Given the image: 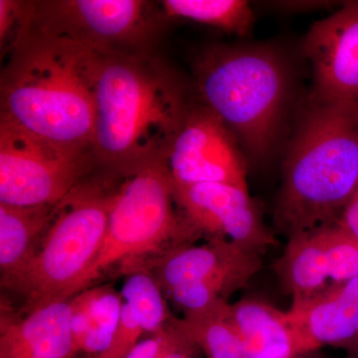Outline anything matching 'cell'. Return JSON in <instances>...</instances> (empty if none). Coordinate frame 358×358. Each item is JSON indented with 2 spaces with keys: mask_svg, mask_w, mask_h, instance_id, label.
<instances>
[{
  "mask_svg": "<svg viewBox=\"0 0 358 358\" xmlns=\"http://www.w3.org/2000/svg\"><path fill=\"white\" fill-rule=\"evenodd\" d=\"M145 333L138 317L128 303L122 305L121 319L112 343L106 352L91 358H126Z\"/></svg>",
  "mask_w": 358,
  "mask_h": 358,
  "instance_id": "cb8c5ba5",
  "label": "cell"
},
{
  "mask_svg": "<svg viewBox=\"0 0 358 358\" xmlns=\"http://www.w3.org/2000/svg\"><path fill=\"white\" fill-rule=\"evenodd\" d=\"M231 319L241 338L244 358H292L296 355L286 312L265 301L242 299L231 305Z\"/></svg>",
  "mask_w": 358,
  "mask_h": 358,
  "instance_id": "2e32d148",
  "label": "cell"
},
{
  "mask_svg": "<svg viewBox=\"0 0 358 358\" xmlns=\"http://www.w3.org/2000/svg\"><path fill=\"white\" fill-rule=\"evenodd\" d=\"M148 51L103 52L92 152L120 176L162 162L189 108L171 71Z\"/></svg>",
  "mask_w": 358,
  "mask_h": 358,
  "instance_id": "7a4b0ae2",
  "label": "cell"
},
{
  "mask_svg": "<svg viewBox=\"0 0 358 358\" xmlns=\"http://www.w3.org/2000/svg\"><path fill=\"white\" fill-rule=\"evenodd\" d=\"M126 274L121 293L124 303L133 308L145 333L157 334L173 317L159 282L145 266L129 268Z\"/></svg>",
  "mask_w": 358,
  "mask_h": 358,
  "instance_id": "44dd1931",
  "label": "cell"
},
{
  "mask_svg": "<svg viewBox=\"0 0 358 358\" xmlns=\"http://www.w3.org/2000/svg\"><path fill=\"white\" fill-rule=\"evenodd\" d=\"M115 188L105 239L95 260L71 289L69 300L92 288L115 265L122 272L157 258L200 236L183 217L173 197V182L164 162L122 176Z\"/></svg>",
  "mask_w": 358,
  "mask_h": 358,
  "instance_id": "8992f818",
  "label": "cell"
},
{
  "mask_svg": "<svg viewBox=\"0 0 358 358\" xmlns=\"http://www.w3.org/2000/svg\"><path fill=\"white\" fill-rule=\"evenodd\" d=\"M173 188L176 206L200 236L227 240L260 255L277 244L248 188L225 183L178 185L173 182Z\"/></svg>",
  "mask_w": 358,
  "mask_h": 358,
  "instance_id": "8fae6325",
  "label": "cell"
},
{
  "mask_svg": "<svg viewBox=\"0 0 358 358\" xmlns=\"http://www.w3.org/2000/svg\"><path fill=\"white\" fill-rule=\"evenodd\" d=\"M286 320L296 353L322 345L358 346V277L305 303H292Z\"/></svg>",
  "mask_w": 358,
  "mask_h": 358,
  "instance_id": "4fadbf2b",
  "label": "cell"
},
{
  "mask_svg": "<svg viewBox=\"0 0 358 358\" xmlns=\"http://www.w3.org/2000/svg\"><path fill=\"white\" fill-rule=\"evenodd\" d=\"M32 2L0 0V43L1 49L11 40L14 32L15 40L24 29L31 13ZM14 40V41H15ZM13 42V40H11ZM14 43V42H13Z\"/></svg>",
  "mask_w": 358,
  "mask_h": 358,
  "instance_id": "d4e9b609",
  "label": "cell"
},
{
  "mask_svg": "<svg viewBox=\"0 0 358 358\" xmlns=\"http://www.w3.org/2000/svg\"><path fill=\"white\" fill-rule=\"evenodd\" d=\"M94 164L92 150L59 145L0 120V203L58 204Z\"/></svg>",
  "mask_w": 358,
  "mask_h": 358,
  "instance_id": "52a82bcc",
  "label": "cell"
},
{
  "mask_svg": "<svg viewBox=\"0 0 358 358\" xmlns=\"http://www.w3.org/2000/svg\"><path fill=\"white\" fill-rule=\"evenodd\" d=\"M320 227L334 289L358 277V240L338 222Z\"/></svg>",
  "mask_w": 358,
  "mask_h": 358,
  "instance_id": "603a6c76",
  "label": "cell"
},
{
  "mask_svg": "<svg viewBox=\"0 0 358 358\" xmlns=\"http://www.w3.org/2000/svg\"><path fill=\"white\" fill-rule=\"evenodd\" d=\"M162 291L183 313L228 301L262 268L260 254L222 239L183 245L150 261Z\"/></svg>",
  "mask_w": 358,
  "mask_h": 358,
  "instance_id": "ba28073f",
  "label": "cell"
},
{
  "mask_svg": "<svg viewBox=\"0 0 358 358\" xmlns=\"http://www.w3.org/2000/svg\"><path fill=\"white\" fill-rule=\"evenodd\" d=\"M71 358H72V357H71ZM88 358H91V357H88Z\"/></svg>",
  "mask_w": 358,
  "mask_h": 358,
  "instance_id": "83f0119b",
  "label": "cell"
},
{
  "mask_svg": "<svg viewBox=\"0 0 358 358\" xmlns=\"http://www.w3.org/2000/svg\"><path fill=\"white\" fill-rule=\"evenodd\" d=\"M55 206H16L0 203L1 280L17 273L31 259L50 223Z\"/></svg>",
  "mask_w": 358,
  "mask_h": 358,
  "instance_id": "ac0fdd59",
  "label": "cell"
},
{
  "mask_svg": "<svg viewBox=\"0 0 358 358\" xmlns=\"http://www.w3.org/2000/svg\"><path fill=\"white\" fill-rule=\"evenodd\" d=\"M30 22L101 52L145 51L157 27L152 4L140 0L33 2Z\"/></svg>",
  "mask_w": 358,
  "mask_h": 358,
  "instance_id": "9c48e42d",
  "label": "cell"
},
{
  "mask_svg": "<svg viewBox=\"0 0 358 358\" xmlns=\"http://www.w3.org/2000/svg\"><path fill=\"white\" fill-rule=\"evenodd\" d=\"M303 53L312 65V98L358 107V2H348L310 27Z\"/></svg>",
  "mask_w": 358,
  "mask_h": 358,
  "instance_id": "7c38bea8",
  "label": "cell"
},
{
  "mask_svg": "<svg viewBox=\"0 0 358 358\" xmlns=\"http://www.w3.org/2000/svg\"><path fill=\"white\" fill-rule=\"evenodd\" d=\"M238 143L203 105L187 110L162 162L176 185L225 183L248 188L246 164Z\"/></svg>",
  "mask_w": 358,
  "mask_h": 358,
  "instance_id": "30bf717a",
  "label": "cell"
},
{
  "mask_svg": "<svg viewBox=\"0 0 358 358\" xmlns=\"http://www.w3.org/2000/svg\"><path fill=\"white\" fill-rule=\"evenodd\" d=\"M289 143L274 222L291 237L338 222L358 187V107L312 98Z\"/></svg>",
  "mask_w": 358,
  "mask_h": 358,
  "instance_id": "3957f363",
  "label": "cell"
},
{
  "mask_svg": "<svg viewBox=\"0 0 358 358\" xmlns=\"http://www.w3.org/2000/svg\"><path fill=\"white\" fill-rule=\"evenodd\" d=\"M199 350L181 319L173 317L164 329L134 346L126 358H195Z\"/></svg>",
  "mask_w": 358,
  "mask_h": 358,
  "instance_id": "7402d4cb",
  "label": "cell"
},
{
  "mask_svg": "<svg viewBox=\"0 0 358 358\" xmlns=\"http://www.w3.org/2000/svg\"><path fill=\"white\" fill-rule=\"evenodd\" d=\"M274 268L282 289L293 298L292 303L313 300L333 289L320 226L289 237Z\"/></svg>",
  "mask_w": 358,
  "mask_h": 358,
  "instance_id": "9a60e30c",
  "label": "cell"
},
{
  "mask_svg": "<svg viewBox=\"0 0 358 358\" xmlns=\"http://www.w3.org/2000/svg\"><path fill=\"white\" fill-rule=\"evenodd\" d=\"M181 322L207 357L244 358L241 338L231 319L229 301L183 313Z\"/></svg>",
  "mask_w": 358,
  "mask_h": 358,
  "instance_id": "d6986e66",
  "label": "cell"
},
{
  "mask_svg": "<svg viewBox=\"0 0 358 358\" xmlns=\"http://www.w3.org/2000/svg\"><path fill=\"white\" fill-rule=\"evenodd\" d=\"M162 6L167 17L213 26L238 36L248 34L255 21L251 6L243 0H164Z\"/></svg>",
  "mask_w": 358,
  "mask_h": 358,
  "instance_id": "ffe728a7",
  "label": "cell"
},
{
  "mask_svg": "<svg viewBox=\"0 0 358 358\" xmlns=\"http://www.w3.org/2000/svg\"><path fill=\"white\" fill-rule=\"evenodd\" d=\"M292 358H324V357H322V355L317 353V350H310V352L296 353Z\"/></svg>",
  "mask_w": 358,
  "mask_h": 358,
  "instance_id": "4316f807",
  "label": "cell"
},
{
  "mask_svg": "<svg viewBox=\"0 0 358 358\" xmlns=\"http://www.w3.org/2000/svg\"><path fill=\"white\" fill-rule=\"evenodd\" d=\"M117 185L81 181L56 204L48 227L24 267L1 280L22 301L21 312L69 300L105 239Z\"/></svg>",
  "mask_w": 358,
  "mask_h": 358,
  "instance_id": "5b68a950",
  "label": "cell"
},
{
  "mask_svg": "<svg viewBox=\"0 0 358 358\" xmlns=\"http://www.w3.org/2000/svg\"><path fill=\"white\" fill-rule=\"evenodd\" d=\"M71 300L46 303L22 317L2 310L0 358H71Z\"/></svg>",
  "mask_w": 358,
  "mask_h": 358,
  "instance_id": "5bb4252c",
  "label": "cell"
},
{
  "mask_svg": "<svg viewBox=\"0 0 358 358\" xmlns=\"http://www.w3.org/2000/svg\"><path fill=\"white\" fill-rule=\"evenodd\" d=\"M338 223L358 240V187L345 205Z\"/></svg>",
  "mask_w": 358,
  "mask_h": 358,
  "instance_id": "484cf974",
  "label": "cell"
},
{
  "mask_svg": "<svg viewBox=\"0 0 358 358\" xmlns=\"http://www.w3.org/2000/svg\"><path fill=\"white\" fill-rule=\"evenodd\" d=\"M10 49L0 81V120L59 145L92 150L103 52L40 29L30 17Z\"/></svg>",
  "mask_w": 358,
  "mask_h": 358,
  "instance_id": "6da1fadb",
  "label": "cell"
},
{
  "mask_svg": "<svg viewBox=\"0 0 358 358\" xmlns=\"http://www.w3.org/2000/svg\"><path fill=\"white\" fill-rule=\"evenodd\" d=\"M197 89L247 152H271L286 114L289 77L279 54L265 46H221L205 51L195 65Z\"/></svg>",
  "mask_w": 358,
  "mask_h": 358,
  "instance_id": "277c9868",
  "label": "cell"
},
{
  "mask_svg": "<svg viewBox=\"0 0 358 358\" xmlns=\"http://www.w3.org/2000/svg\"><path fill=\"white\" fill-rule=\"evenodd\" d=\"M124 299L112 286L85 289L71 299V333L75 352L93 357L109 348L119 326Z\"/></svg>",
  "mask_w": 358,
  "mask_h": 358,
  "instance_id": "e0dca14e",
  "label": "cell"
}]
</instances>
